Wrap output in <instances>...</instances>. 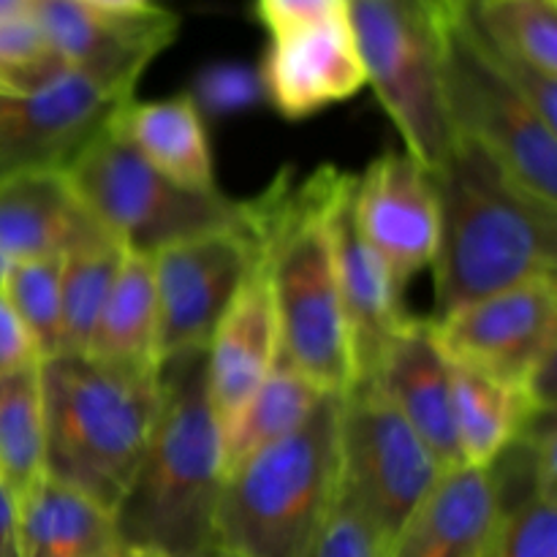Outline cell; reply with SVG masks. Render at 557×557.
I'll list each match as a JSON object with an SVG mask.
<instances>
[{"mask_svg": "<svg viewBox=\"0 0 557 557\" xmlns=\"http://www.w3.org/2000/svg\"><path fill=\"white\" fill-rule=\"evenodd\" d=\"M44 471L41 362L0 373V482L16 500Z\"/></svg>", "mask_w": 557, "mask_h": 557, "instance_id": "4316f807", "label": "cell"}, {"mask_svg": "<svg viewBox=\"0 0 557 557\" xmlns=\"http://www.w3.org/2000/svg\"><path fill=\"white\" fill-rule=\"evenodd\" d=\"M30 16L65 69L136 92L152 60L172 47L180 16L166 5L145 11H103L79 0H33Z\"/></svg>", "mask_w": 557, "mask_h": 557, "instance_id": "4fadbf2b", "label": "cell"}, {"mask_svg": "<svg viewBox=\"0 0 557 557\" xmlns=\"http://www.w3.org/2000/svg\"><path fill=\"white\" fill-rule=\"evenodd\" d=\"M85 357L117 368L161 370L152 253L125 248L123 264L98 315Z\"/></svg>", "mask_w": 557, "mask_h": 557, "instance_id": "603a6c76", "label": "cell"}, {"mask_svg": "<svg viewBox=\"0 0 557 557\" xmlns=\"http://www.w3.org/2000/svg\"><path fill=\"white\" fill-rule=\"evenodd\" d=\"M441 473L430 446L373 381L343 395L341 487L370 517L384 555Z\"/></svg>", "mask_w": 557, "mask_h": 557, "instance_id": "9c48e42d", "label": "cell"}, {"mask_svg": "<svg viewBox=\"0 0 557 557\" xmlns=\"http://www.w3.org/2000/svg\"><path fill=\"white\" fill-rule=\"evenodd\" d=\"M504 520L487 466L446 468L384 557H495Z\"/></svg>", "mask_w": 557, "mask_h": 557, "instance_id": "ac0fdd59", "label": "cell"}, {"mask_svg": "<svg viewBox=\"0 0 557 557\" xmlns=\"http://www.w3.org/2000/svg\"><path fill=\"white\" fill-rule=\"evenodd\" d=\"M253 14L264 25L267 36H275L346 16L348 0H253Z\"/></svg>", "mask_w": 557, "mask_h": 557, "instance_id": "836d02e7", "label": "cell"}, {"mask_svg": "<svg viewBox=\"0 0 557 557\" xmlns=\"http://www.w3.org/2000/svg\"><path fill=\"white\" fill-rule=\"evenodd\" d=\"M430 177L438 199L430 321L533 277L555 275L557 207L517 183L482 145L451 134L446 158Z\"/></svg>", "mask_w": 557, "mask_h": 557, "instance_id": "6da1fadb", "label": "cell"}, {"mask_svg": "<svg viewBox=\"0 0 557 557\" xmlns=\"http://www.w3.org/2000/svg\"><path fill=\"white\" fill-rule=\"evenodd\" d=\"M495 557H557V495H536L511 509Z\"/></svg>", "mask_w": 557, "mask_h": 557, "instance_id": "d6a6232c", "label": "cell"}, {"mask_svg": "<svg viewBox=\"0 0 557 557\" xmlns=\"http://www.w3.org/2000/svg\"><path fill=\"white\" fill-rule=\"evenodd\" d=\"M0 557H16V506L0 482Z\"/></svg>", "mask_w": 557, "mask_h": 557, "instance_id": "d590c367", "label": "cell"}, {"mask_svg": "<svg viewBox=\"0 0 557 557\" xmlns=\"http://www.w3.org/2000/svg\"><path fill=\"white\" fill-rule=\"evenodd\" d=\"M305 557H384V544L362 506L341 487Z\"/></svg>", "mask_w": 557, "mask_h": 557, "instance_id": "4dcf8cb0", "label": "cell"}, {"mask_svg": "<svg viewBox=\"0 0 557 557\" xmlns=\"http://www.w3.org/2000/svg\"><path fill=\"white\" fill-rule=\"evenodd\" d=\"M466 0H348L364 76L406 152L433 174L451 145L444 109V47Z\"/></svg>", "mask_w": 557, "mask_h": 557, "instance_id": "8992f818", "label": "cell"}, {"mask_svg": "<svg viewBox=\"0 0 557 557\" xmlns=\"http://www.w3.org/2000/svg\"><path fill=\"white\" fill-rule=\"evenodd\" d=\"M343 395L324 392L294 433L223 479L215 549L226 557H305L341 479Z\"/></svg>", "mask_w": 557, "mask_h": 557, "instance_id": "5b68a950", "label": "cell"}, {"mask_svg": "<svg viewBox=\"0 0 557 557\" xmlns=\"http://www.w3.org/2000/svg\"><path fill=\"white\" fill-rule=\"evenodd\" d=\"M471 16L498 52L557 79V0H471Z\"/></svg>", "mask_w": 557, "mask_h": 557, "instance_id": "83f0119b", "label": "cell"}, {"mask_svg": "<svg viewBox=\"0 0 557 557\" xmlns=\"http://www.w3.org/2000/svg\"><path fill=\"white\" fill-rule=\"evenodd\" d=\"M321 395L324 392L277 351L267 379L221 433L223 479L256 451L294 433L310 417Z\"/></svg>", "mask_w": 557, "mask_h": 557, "instance_id": "cb8c5ba5", "label": "cell"}, {"mask_svg": "<svg viewBox=\"0 0 557 557\" xmlns=\"http://www.w3.org/2000/svg\"><path fill=\"white\" fill-rule=\"evenodd\" d=\"M33 362H41V359H38L25 326L20 324L3 288H0V373H9V370L25 368Z\"/></svg>", "mask_w": 557, "mask_h": 557, "instance_id": "e575fe53", "label": "cell"}, {"mask_svg": "<svg viewBox=\"0 0 557 557\" xmlns=\"http://www.w3.org/2000/svg\"><path fill=\"white\" fill-rule=\"evenodd\" d=\"M449 375L457 441L466 466H490L536 413H547L536 411L515 386L498 384L460 364L449 362Z\"/></svg>", "mask_w": 557, "mask_h": 557, "instance_id": "d4e9b609", "label": "cell"}, {"mask_svg": "<svg viewBox=\"0 0 557 557\" xmlns=\"http://www.w3.org/2000/svg\"><path fill=\"white\" fill-rule=\"evenodd\" d=\"M9 267H11V261L5 259V253L0 250V286H3V277H5V272H9Z\"/></svg>", "mask_w": 557, "mask_h": 557, "instance_id": "ab89813d", "label": "cell"}, {"mask_svg": "<svg viewBox=\"0 0 557 557\" xmlns=\"http://www.w3.org/2000/svg\"><path fill=\"white\" fill-rule=\"evenodd\" d=\"M351 190L354 174H346L332 207V243H335L337 288H341L354 373H357L354 384H359L379 373L392 341L406 330L413 315L403 305V292L392 281V272L364 243L354 223Z\"/></svg>", "mask_w": 557, "mask_h": 557, "instance_id": "2e32d148", "label": "cell"}, {"mask_svg": "<svg viewBox=\"0 0 557 557\" xmlns=\"http://www.w3.org/2000/svg\"><path fill=\"white\" fill-rule=\"evenodd\" d=\"M117 547L114 517L54 479L16 500V557H112Z\"/></svg>", "mask_w": 557, "mask_h": 557, "instance_id": "44dd1931", "label": "cell"}, {"mask_svg": "<svg viewBox=\"0 0 557 557\" xmlns=\"http://www.w3.org/2000/svg\"><path fill=\"white\" fill-rule=\"evenodd\" d=\"M114 123L139 156L169 180L194 190L218 188L205 114L188 92L158 101L131 98L114 114Z\"/></svg>", "mask_w": 557, "mask_h": 557, "instance_id": "7402d4cb", "label": "cell"}, {"mask_svg": "<svg viewBox=\"0 0 557 557\" xmlns=\"http://www.w3.org/2000/svg\"><path fill=\"white\" fill-rule=\"evenodd\" d=\"M3 294L25 326L38 359L60 354V259L11 261Z\"/></svg>", "mask_w": 557, "mask_h": 557, "instance_id": "f1b7e54d", "label": "cell"}, {"mask_svg": "<svg viewBox=\"0 0 557 557\" xmlns=\"http://www.w3.org/2000/svg\"><path fill=\"white\" fill-rule=\"evenodd\" d=\"M221 487V424L207 395V348H196L161 364L156 424L114 509L117 542L156 557L212 553Z\"/></svg>", "mask_w": 557, "mask_h": 557, "instance_id": "3957f363", "label": "cell"}, {"mask_svg": "<svg viewBox=\"0 0 557 557\" xmlns=\"http://www.w3.org/2000/svg\"><path fill=\"white\" fill-rule=\"evenodd\" d=\"M123 256L101 223L60 256V354H85Z\"/></svg>", "mask_w": 557, "mask_h": 557, "instance_id": "484cf974", "label": "cell"}, {"mask_svg": "<svg viewBox=\"0 0 557 557\" xmlns=\"http://www.w3.org/2000/svg\"><path fill=\"white\" fill-rule=\"evenodd\" d=\"M277 351L281 335L270 270L256 245L253 267L228 302L207 346V395L221 433L267 379Z\"/></svg>", "mask_w": 557, "mask_h": 557, "instance_id": "e0dca14e", "label": "cell"}, {"mask_svg": "<svg viewBox=\"0 0 557 557\" xmlns=\"http://www.w3.org/2000/svg\"><path fill=\"white\" fill-rule=\"evenodd\" d=\"M259 76L267 101L288 120L348 101L368 85L348 14L270 36Z\"/></svg>", "mask_w": 557, "mask_h": 557, "instance_id": "9a60e30c", "label": "cell"}, {"mask_svg": "<svg viewBox=\"0 0 557 557\" xmlns=\"http://www.w3.org/2000/svg\"><path fill=\"white\" fill-rule=\"evenodd\" d=\"M430 326L451 364L522 392L539 359L557 346L555 275L490 294Z\"/></svg>", "mask_w": 557, "mask_h": 557, "instance_id": "30bf717a", "label": "cell"}, {"mask_svg": "<svg viewBox=\"0 0 557 557\" xmlns=\"http://www.w3.org/2000/svg\"><path fill=\"white\" fill-rule=\"evenodd\" d=\"M256 259L248 228L207 232L152 253L161 364L177 354L210 346L218 321Z\"/></svg>", "mask_w": 557, "mask_h": 557, "instance_id": "8fae6325", "label": "cell"}, {"mask_svg": "<svg viewBox=\"0 0 557 557\" xmlns=\"http://www.w3.org/2000/svg\"><path fill=\"white\" fill-rule=\"evenodd\" d=\"M201 557H226V555L218 553V549H212V553H207V555H201Z\"/></svg>", "mask_w": 557, "mask_h": 557, "instance_id": "60d3db41", "label": "cell"}, {"mask_svg": "<svg viewBox=\"0 0 557 557\" xmlns=\"http://www.w3.org/2000/svg\"><path fill=\"white\" fill-rule=\"evenodd\" d=\"M65 63L30 14L0 16V98H22L60 76Z\"/></svg>", "mask_w": 557, "mask_h": 557, "instance_id": "f546056e", "label": "cell"}, {"mask_svg": "<svg viewBox=\"0 0 557 557\" xmlns=\"http://www.w3.org/2000/svg\"><path fill=\"white\" fill-rule=\"evenodd\" d=\"M44 471L114 517L161 406V370L117 368L85 354L41 362Z\"/></svg>", "mask_w": 557, "mask_h": 557, "instance_id": "277c9868", "label": "cell"}, {"mask_svg": "<svg viewBox=\"0 0 557 557\" xmlns=\"http://www.w3.org/2000/svg\"><path fill=\"white\" fill-rule=\"evenodd\" d=\"M188 96L201 114L228 117L264 101V87H261L259 69L223 60V63L205 65L196 74Z\"/></svg>", "mask_w": 557, "mask_h": 557, "instance_id": "1f68e13d", "label": "cell"}, {"mask_svg": "<svg viewBox=\"0 0 557 557\" xmlns=\"http://www.w3.org/2000/svg\"><path fill=\"white\" fill-rule=\"evenodd\" d=\"M444 109L451 134L482 145L533 196L557 207L555 131L533 112L471 16V0L449 22Z\"/></svg>", "mask_w": 557, "mask_h": 557, "instance_id": "ba28073f", "label": "cell"}, {"mask_svg": "<svg viewBox=\"0 0 557 557\" xmlns=\"http://www.w3.org/2000/svg\"><path fill=\"white\" fill-rule=\"evenodd\" d=\"M65 174L87 212L123 248L139 253L207 232L248 228L245 201L169 180L139 156L114 117L71 158Z\"/></svg>", "mask_w": 557, "mask_h": 557, "instance_id": "52a82bcc", "label": "cell"}, {"mask_svg": "<svg viewBox=\"0 0 557 557\" xmlns=\"http://www.w3.org/2000/svg\"><path fill=\"white\" fill-rule=\"evenodd\" d=\"M354 223L400 292L428 270L438 248L433 177L406 150H386L354 174Z\"/></svg>", "mask_w": 557, "mask_h": 557, "instance_id": "5bb4252c", "label": "cell"}, {"mask_svg": "<svg viewBox=\"0 0 557 557\" xmlns=\"http://www.w3.org/2000/svg\"><path fill=\"white\" fill-rule=\"evenodd\" d=\"M92 226L98 221L65 169H16L0 177V250L9 261L60 259Z\"/></svg>", "mask_w": 557, "mask_h": 557, "instance_id": "ffe728a7", "label": "cell"}, {"mask_svg": "<svg viewBox=\"0 0 557 557\" xmlns=\"http://www.w3.org/2000/svg\"><path fill=\"white\" fill-rule=\"evenodd\" d=\"M370 381L417 430L444 471L466 466L455 428L449 362L441 354L428 319L413 315L408 321Z\"/></svg>", "mask_w": 557, "mask_h": 557, "instance_id": "d6986e66", "label": "cell"}, {"mask_svg": "<svg viewBox=\"0 0 557 557\" xmlns=\"http://www.w3.org/2000/svg\"><path fill=\"white\" fill-rule=\"evenodd\" d=\"M79 3L103 11H145L152 5H161L158 0H79Z\"/></svg>", "mask_w": 557, "mask_h": 557, "instance_id": "8d00e7d4", "label": "cell"}, {"mask_svg": "<svg viewBox=\"0 0 557 557\" xmlns=\"http://www.w3.org/2000/svg\"><path fill=\"white\" fill-rule=\"evenodd\" d=\"M33 0H0V16H20L30 14Z\"/></svg>", "mask_w": 557, "mask_h": 557, "instance_id": "74e56055", "label": "cell"}, {"mask_svg": "<svg viewBox=\"0 0 557 557\" xmlns=\"http://www.w3.org/2000/svg\"><path fill=\"white\" fill-rule=\"evenodd\" d=\"M112 557H156V555H150V553H141V549H131V547H123V544H120L117 549H114V555Z\"/></svg>", "mask_w": 557, "mask_h": 557, "instance_id": "f35d334b", "label": "cell"}, {"mask_svg": "<svg viewBox=\"0 0 557 557\" xmlns=\"http://www.w3.org/2000/svg\"><path fill=\"white\" fill-rule=\"evenodd\" d=\"M346 174L335 166L305 180L281 172L245 201L248 232L270 270L281 354L321 392L335 395H346L357 381L332 243V207Z\"/></svg>", "mask_w": 557, "mask_h": 557, "instance_id": "7a4b0ae2", "label": "cell"}, {"mask_svg": "<svg viewBox=\"0 0 557 557\" xmlns=\"http://www.w3.org/2000/svg\"><path fill=\"white\" fill-rule=\"evenodd\" d=\"M131 98L136 92L74 69L30 96L0 98V177L33 166L65 169Z\"/></svg>", "mask_w": 557, "mask_h": 557, "instance_id": "7c38bea8", "label": "cell"}]
</instances>
